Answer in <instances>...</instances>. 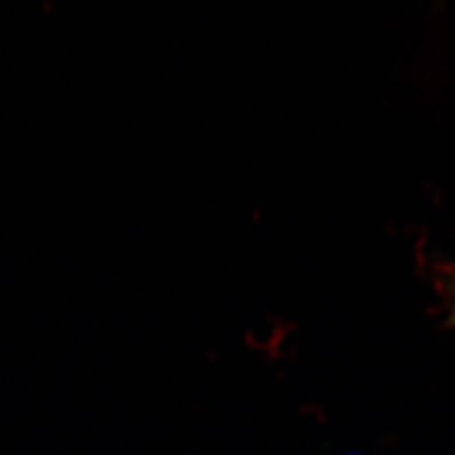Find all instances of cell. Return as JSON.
Returning <instances> with one entry per match:
<instances>
[{
  "mask_svg": "<svg viewBox=\"0 0 455 455\" xmlns=\"http://www.w3.org/2000/svg\"><path fill=\"white\" fill-rule=\"evenodd\" d=\"M453 317H455V300H453Z\"/></svg>",
  "mask_w": 455,
  "mask_h": 455,
  "instance_id": "1",
  "label": "cell"
}]
</instances>
